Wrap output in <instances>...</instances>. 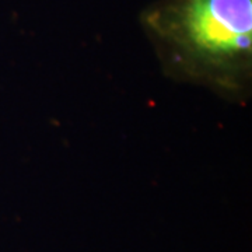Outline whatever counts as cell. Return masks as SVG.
<instances>
[{
  "label": "cell",
  "mask_w": 252,
  "mask_h": 252,
  "mask_svg": "<svg viewBox=\"0 0 252 252\" xmlns=\"http://www.w3.org/2000/svg\"><path fill=\"white\" fill-rule=\"evenodd\" d=\"M140 23L167 77L245 102L252 83V0H157Z\"/></svg>",
  "instance_id": "obj_1"
}]
</instances>
